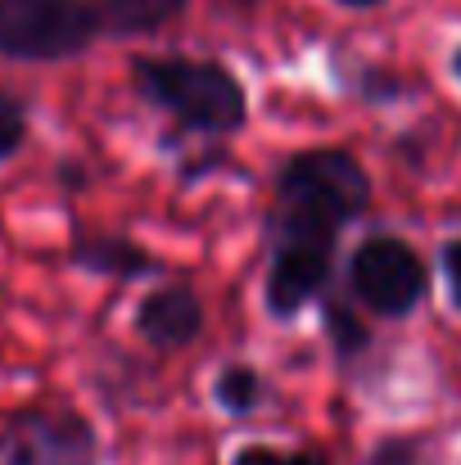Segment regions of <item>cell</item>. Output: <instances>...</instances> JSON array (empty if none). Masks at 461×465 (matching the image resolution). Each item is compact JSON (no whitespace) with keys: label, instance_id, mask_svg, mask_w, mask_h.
Wrapping results in <instances>:
<instances>
[{"label":"cell","instance_id":"6da1fadb","mask_svg":"<svg viewBox=\"0 0 461 465\" xmlns=\"http://www.w3.org/2000/svg\"><path fill=\"white\" fill-rule=\"evenodd\" d=\"M276 240H307V244H335L339 231L366 213L371 181L362 163L344 150H304L281 167L276 181Z\"/></svg>","mask_w":461,"mask_h":465},{"label":"cell","instance_id":"7a4b0ae2","mask_svg":"<svg viewBox=\"0 0 461 465\" xmlns=\"http://www.w3.org/2000/svg\"><path fill=\"white\" fill-rule=\"evenodd\" d=\"M132 82L150 104L167 109L181 127L204 132V136H226L249 118L245 86L217 59L145 54V59L132 64Z\"/></svg>","mask_w":461,"mask_h":465},{"label":"cell","instance_id":"3957f363","mask_svg":"<svg viewBox=\"0 0 461 465\" xmlns=\"http://www.w3.org/2000/svg\"><path fill=\"white\" fill-rule=\"evenodd\" d=\"M100 36L86 0H0V54L18 64H59Z\"/></svg>","mask_w":461,"mask_h":465},{"label":"cell","instance_id":"277c9868","mask_svg":"<svg viewBox=\"0 0 461 465\" xmlns=\"http://www.w3.org/2000/svg\"><path fill=\"white\" fill-rule=\"evenodd\" d=\"M348 290L376 312V316H412L426 299V262L421 253L398 235H371L348 258Z\"/></svg>","mask_w":461,"mask_h":465},{"label":"cell","instance_id":"5b68a950","mask_svg":"<svg viewBox=\"0 0 461 465\" xmlns=\"http://www.w3.org/2000/svg\"><path fill=\"white\" fill-rule=\"evenodd\" d=\"M95 430L73 411H23L0 425V465H95Z\"/></svg>","mask_w":461,"mask_h":465},{"label":"cell","instance_id":"8992f818","mask_svg":"<svg viewBox=\"0 0 461 465\" xmlns=\"http://www.w3.org/2000/svg\"><path fill=\"white\" fill-rule=\"evenodd\" d=\"M330 258L335 249L326 244H295V240H276L272 249V267H267V312L290 321L326 290L330 276Z\"/></svg>","mask_w":461,"mask_h":465},{"label":"cell","instance_id":"52a82bcc","mask_svg":"<svg viewBox=\"0 0 461 465\" xmlns=\"http://www.w3.org/2000/svg\"><path fill=\"white\" fill-rule=\"evenodd\" d=\"M136 330L154 348H185L204 330V303L190 285H163L136 308Z\"/></svg>","mask_w":461,"mask_h":465},{"label":"cell","instance_id":"ba28073f","mask_svg":"<svg viewBox=\"0 0 461 465\" xmlns=\"http://www.w3.org/2000/svg\"><path fill=\"white\" fill-rule=\"evenodd\" d=\"M95 23H100V36H141V32H158L163 23H172L185 0H86Z\"/></svg>","mask_w":461,"mask_h":465},{"label":"cell","instance_id":"9c48e42d","mask_svg":"<svg viewBox=\"0 0 461 465\" xmlns=\"http://www.w3.org/2000/svg\"><path fill=\"white\" fill-rule=\"evenodd\" d=\"M73 258H77L86 272L118 276V281H127V276H136V272H154L150 253H141L132 240H118V235H86V240H77Z\"/></svg>","mask_w":461,"mask_h":465},{"label":"cell","instance_id":"30bf717a","mask_svg":"<svg viewBox=\"0 0 461 465\" xmlns=\"http://www.w3.org/2000/svg\"><path fill=\"white\" fill-rule=\"evenodd\" d=\"M213 393H217V402H222L226 411L245 416V411H254V407H258L263 380H258V371H249V366H226V371L217 375Z\"/></svg>","mask_w":461,"mask_h":465},{"label":"cell","instance_id":"8fae6325","mask_svg":"<svg viewBox=\"0 0 461 465\" xmlns=\"http://www.w3.org/2000/svg\"><path fill=\"white\" fill-rule=\"evenodd\" d=\"M23 141H27V109L18 104V95L0 86V163L18 154Z\"/></svg>","mask_w":461,"mask_h":465},{"label":"cell","instance_id":"7c38bea8","mask_svg":"<svg viewBox=\"0 0 461 465\" xmlns=\"http://www.w3.org/2000/svg\"><path fill=\"white\" fill-rule=\"evenodd\" d=\"M231 465H330L326 452H316V448H304V452H281V448H263V443H249V448H240Z\"/></svg>","mask_w":461,"mask_h":465},{"label":"cell","instance_id":"4fadbf2b","mask_svg":"<svg viewBox=\"0 0 461 465\" xmlns=\"http://www.w3.org/2000/svg\"><path fill=\"white\" fill-rule=\"evenodd\" d=\"M362 465H421V448L412 439H385L371 448V457Z\"/></svg>","mask_w":461,"mask_h":465},{"label":"cell","instance_id":"5bb4252c","mask_svg":"<svg viewBox=\"0 0 461 465\" xmlns=\"http://www.w3.org/2000/svg\"><path fill=\"white\" fill-rule=\"evenodd\" d=\"M444 276H448V294H453V308L461 312V240H453L444 249Z\"/></svg>","mask_w":461,"mask_h":465},{"label":"cell","instance_id":"9a60e30c","mask_svg":"<svg viewBox=\"0 0 461 465\" xmlns=\"http://www.w3.org/2000/svg\"><path fill=\"white\" fill-rule=\"evenodd\" d=\"M339 5H353V9H371V5H385V0H339Z\"/></svg>","mask_w":461,"mask_h":465},{"label":"cell","instance_id":"2e32d148","mask_svg":"<svg viewBox=\"0 0 461 465\" xmlns=\"http://www.w3.org/2000/svg\"><path fill=\"white\" fill-rule=\"evenodd\" d=\"M453 73H457V77H461V50H457V54H453Z\"/></svg>","mask_w":461,"mask_h":465}]
</instances>
